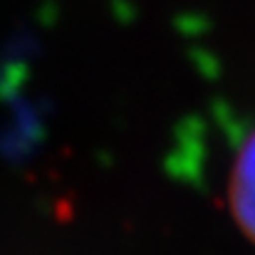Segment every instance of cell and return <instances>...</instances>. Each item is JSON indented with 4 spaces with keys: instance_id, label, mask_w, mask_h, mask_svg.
Masks as SVG:
<instances>
[{
    "instance_id": "obj_1",
    "label": "cell",
    "mask_w": 255,
    "mask_h": 255,
    "mask_svg": "<svg viewBox=\"0 0 255 255\" xmlns=\"http://www.w3.org/2000/svg\"><path fill=\"white\" fill-rule=\"evenodd\" d=\"M226 201L241 236L255 246V129L243 139L231 164Z\"/></svg>"
}]
</instances>
